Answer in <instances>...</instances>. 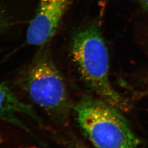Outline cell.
Segmentation results:
<instances>
[{
    "instance_id": "6da1fadb",
    "label": "cell",
    "mask_w": 148,
    "mask_h": 148,
    "mask_svg": "<svg viewBox=\"0 0 148 148\" xmlns=\"http://www.w3.org/2000/svg\"><path fill=\"white\" fill-rule=\"evenodd\" d=\"M71 51L86 85L98 97L120 110H126V101L110 83L108 51L98 27L92 25L77 32L73 38Z\"/></svg>"
},
{
    "instance_id": "7a4b0ae2",
    "label": "cell",
    "mask_w": 148,
    "mask_h": 148,
    "mask_svg": "<svg viewBox=\"0 0 148 148\" xmlns=\"http://www.w3.org/2000/svg\"><path fill=\"white\" fill-rule=\"evenodd\" d=\"M79 127L95 148H138L139 142L121 110L99 97L86 96L74 106Z\"/></svg>"
},
{
    "instance_id": "3957f363",
    "label": "cell",
    "mask_w": 148,
    "mask_h": 148,
    "mask_svg": "<svg viewBox=\"0 0 148 148\" xmlns=\"http://www.w3.org/2000/svg\"><path fill=\"white\" fill-rule=\"evenodd\" d=\"M21 86L32 101L56 121H66L72 109L65 82L47 55L35 60L25 71Z\"/></svg>"
},
{
    "instance_id": "277c9868",
    "label": "cell",
    "mask_w": 148,
    "mask_h": 148,
    "mask_svg": "<svg viewBox=\"0 0 148 148\" xmlns=\"http://www.w3.org/2000/svg\"><path fill=\"white\" fill-rule=\"evenodd\" d=\"M69 0H40L27 32V42L42 46L55 34L69 5Z\"/></svg>"
},
{
    "instance_id": "5b68a950",
    "label": "cell",
    "mask_w": 148,
    "mask_h": 148,
    "mask_svg": "<svg viewBox=\"0 0 148 148\" xmlns=\"http://www.w3.org/2000/svg\"><path fill=\"white\" fill-rule=\"evenodd\" d=\"M20 115H28L36 121H41L30 106L20 101L5 84L0 82V119L29 132V128L19 119Z\"/></svg>"
},
{
    "instance_id": "8992f818",
    "label": "cell",
    "mask_w": 148,
    "mask_h": 148,
    "mask_svg": "<svg viewBox=\"0 0 148 148\" xmlns=\"http://www.w3.org/2000/svg\"><path fill=\"white\" fill-rule=\"evenodd\" d=\"M8 24L7 16L5 15V11L2 10V8L0 6V33L3 32Z\"/></svg>"
},
{
    "instance_id": "52a82bcc",
    "label": "cell",
    "mask_w": 148,
    "mask_h": 148,
    "mask_svg": "<svg viewBox=\"0 0 148 148\" xmlns=\"http://www.w3.org/2000/svg\"><path fill=\"white\" fill-rule=\"evenodd\" d=\"M143 8L148 11V0H139Z\"/></svg>"
},
{
    "instance_id": "ba28073f",
    "label": "cell",
    "mask_w": 148,
    "mask_h": 148,
    "mask_svg": "<svg viewBox=\"0 0 148 148\" xmlns=\"http://www.w3.org/2000/svg\"><path fill=\"white\" fill-rule=\"evenodd\" d=\"M71 148H88L86 147H85V145L81 144H78V143H75L71 145Z\"/></svg>"
}]
</instances>
